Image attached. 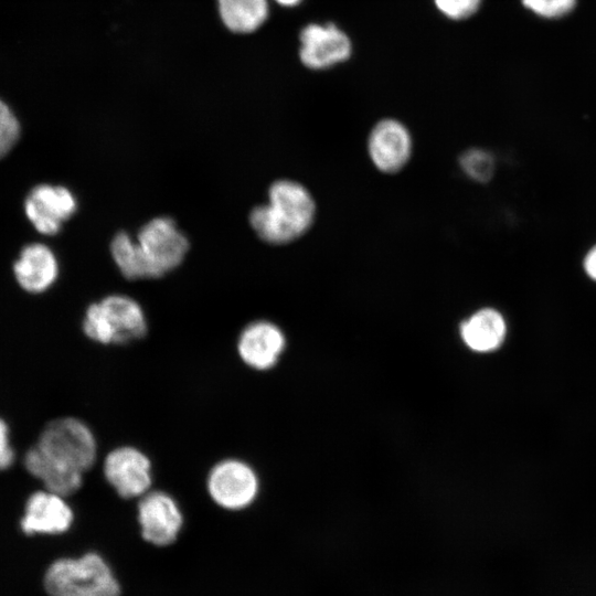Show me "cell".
<instances>
[{
    "label": "cell",
    "mask_w": 596,
    "mask_h": 596,
    "mask_svg": "<svg viewBox=\"0 0 596 596\" xmlns=\"http://www.w3.org/2000/svg\"><path fill=\"white\" fill-rule=\"evenodd\" d=\"M138 522L145 541L166 546L172 544L183 524L178 502L162 490H150L139 498Z\"/></svg>",
    "instance_id": "9"
},
{
    "label": "cell",
    "mask_w": 596,
    "mask_h": 596,
    "mask_svg": "<svg viewBox=\"0 0 596 596\" xmlns=\"http://www.w3.org/2000/svg\"><path fill=\"white\" fill-rule=\"evenodd\" d=\"M275 1L284 7H295L299 4L302 0H275Z\"/></svg>",
    "instance_id": "25"
},
{
    "label": "cell",
    "mask_w": 596,
    "mask_h": 596,
    "mask_svg": "<svg viewBox=\"0 0 596 596\" xmlns=\"http://www.w3.org/2000/svg\"><path fill=\"white\" fill-rule=\"evenodd\" d=\"M103 473L124 499L140 498L151 490V460L137 447L126 445L111 449L104 458Z\"/></svg>",
    "instance_id": "7"
},
{
    "label": "cell",
    "mask_w": 596,
    "mask_h": 596,
    "mask_svg": "<svg viewBox=\"0 0 596 596\" xmlns=\"http://www.w3.org/2000/svg\"><path fill=\"white\" fill-rule=\"evenodd\" d=\"M77 209L74 194L63 185L39 184L31 190L24 210L28 219L42 234H56Z\"/></svg>",
    "instance_id": "11"
},
{
    "label": "cell",
    "mask_w": 596,
    "mask_h": 596,
    "mask_svg": "<svg viewBox=\"0 0 596 596\" xmlns=\"http://www.w3.org/2000/svg\"><path fill=\"white\" fill-rule=\"evenodd\" d=\"M136 241L159 277L178 267L189 249L187 236L168 216L147 222L139 230Z\"/></svg>",
    "instance_id": "8"
},
{
    "label": "cell",
    "mask_w": 596,
    "mask_h": 596,
    "mask_svg": "<svg viewBox=\"0 0 596 596\" xmlns=\"http://www.w3.org/2000/svg\"><path fill=\"white\" fill-rule=\"evenodd\" d=\"M522 4L538 17L560 19L572 12L577 0H521Z\"/></svg>",
    "instance_id": "21"
},
{
    "label": "cell",
    "mask_w": 596,
    "mask_h": 596,
    "mask_svg": "<svg viewBox=\"0 0 596 596\" xmlns=\"http://www.w3.org/2000/svg\"><path fill=\"white\" fill-rule=\"evenodd\" d=\"M436 9L450 20H465L472 17L482 0H433Z\"/></svg>",
    "instance_id": "22"
},
{
    "label": "cell",
    "mask_w": 596,
    "mask_h": 596,
    "mask_svg": "<svg viewBox=\"0 0 596 596\" xmlns=\"http://www.w3.org/2000/svg\"><path fill=\"white\" fill-rule=\"evenodd\" d=\"M459 166L468 178L480 183L488 182L494 172L492 155L480 148L465 150L459 157Z\"/></svg>",
    "instance_id": "19"
},
{
    "label": "cell",
    "mask_w": 596,
    "mask_h": 596,
    "mask_svg": "<svg viewBox=\"0 0 596 596\" xmlns=\"http://www.w3.org/2000/svg\"><path fill=\"white\" fill-rule=\"evenodd\" d=\"M583 267L587 276L596 281V245L586 254Z\"/></svg>",
    "instance_id": "24"
},
{
    "label": "cell",
    "mask_w": 596,
    "mask_h": 596,
    "mask_svg": "<svg viewBox=\"0 0 596 596\" xmlns=\"http://www.w3.org/2000/svg\"><path fill=\"white\" fill-rule=\"evenodd\" d=\"M14 275L20 286L29 292H42L57 278L58 263L46 245L34 243L25 246L14 264Z\"/></svg>",
    "instance_id": "14"
},
{
    "label": "cell",
    "mask_w": 596,
    "mask_h": 596,
    "mask_svg": "<svg viewBox=\"0 0 596 596\" xmlns=\"http://www.w3.org/2000/svg\"><path fill=\"white\" fill-rule=\"evenodd\" d=\"M50 596H119L120 587L110 567L97 553L54 561L44 574Z\"/></svg>",
    "instance_id": "2"
},
{
    "label": "cell",
    "mask_w": 596,
    "mask_h": 596,
    "mask_svg": "<svg viewBox=\"0 0 596 596\" xmlns=\"http://www.w3.org/2000/svg\"><path fill=\"white\" fill-rule=\"evenodd\" d=\"M64 498L46 489L32 493L21 520L22 531L28 535L66 532L74 521V513Z\"/></svg>",
    "instance_id": "13"
},
{
    "label": "cell",
    "mask_w": 596,
    "mask_h": 596,
    "mask_svg": "<svg viewBox=\"0 0 596 596\" xmlns=\"http://www.w3.org/2000/svg\"><path fill=\"white\" fill-rule=\"evenodd\" d=\"M84 333L100 344H123L142 338L147 320L141 306L125 295H109L85 312Z\"/></svg>",
    "instance_id": "3"
},
{
    "label": "cell",
    "mask_w": 596,
    "mask_h": 596,
    "mask_svg": "<svg viewBox=\"0 0 596 596\" xmlns=\"http://www.w3.org/2000/svg\"><path fill=\"white\" fill-rule=\"evenodd\" d=\"M353 51L350 36L333 22H312L299 33V58L309 70L323 71L348 61Z\"/></svg>",
    "instance_id": "6"
},
{
    "label": "cell",
    "mask_w": 596,
    "mask_h": 596,
    "mask_svg": "<svg viewBox=\"0 0 596 596\" xmlns=\"http://www.w3.org/2000/svg\"><path fill=\"white\" fill-rule=\"evenodd\" d=\"M225 26L235 33H251L268 18L267 0H217Z\"/></svg>",
    "instance_id": "17"
},
{
    "label": "cell",
    "mask_w": 596,
    "mask_h": 596,
    "mask_svg": "<svg viewBox=\"0 0 596 596\" xmlns=\"http://www.w3.org/2000/svg\"><path fill=\"white\" fill-rule=\"evenodd\" d=\"M36 446L52 460L82 473L97 459V441L92 429L75 417L50 422Z\"/></svg>",
    "instance_id": "4"
},
{
    "label": "cell",
    "mask_w": 596,
    "mask_h": 596,
    "mask_svg": "<svg viewBox=\"0 0 596 596\" xmlns=\"http://www.w3.org/2000/svg\"><path fill=\"white\" fill-rule=\"evenodd\" d=\"M206 489L219 507L228 511H241L256 499L259 481L255 470L246 461L226 458L210 469Z\"/></svg>",
    "instance_id": "5"
},
{
    "label": "cell",
    "mask_w": 596,
    "mask_h": 596,
    "mask_svg": "<svg viewBox=\"0 0 596 596\" xmlns=\"http://www.w3.org/2000/svg\"><path fill=\"white\" fill-rule=\"evenodd\" d=\"M505 333V321L493 308L480 309L460 324L464 342L477 352L496 350L502 343Z\"/></svg>",
    "instance_id": "16"
},
{
    "label": "cell",
    "mask_w": 596,
    "mask_h": 596,
    "mask_svg": "<svg viewBox=\"0 0 596 596\" xmlns=\"http://www.w3.org/2000/svg\"><path fill=\"white\" fill-rule=\"evenodd\" d=\"M14 460V450L10 445L9 429L3 419L0 418V470L9 468Z\"/></svg>",
    "instance_id": "23"
},
{
    "label": "cell",
    "mask_w": 596,
    "mask_h": 596,
    "mask_svg": "<svg viewBox=\"0 0 596 596\" xmlns=\"http://www.w3.org/2000/svg\"><path fill=\"white\" fill-rule=\"evenodd\" d=\"M24 465L26 470L40 479L51 492L66 497L82 487V472L52 460L36 445L25 454Z\"/></svg>",
    "instance_id": "15"
},
{
    "label": "cell",
    "mask_w": 596,
    "mask_h": 596,
    "mask_svg": "<svg viewBox=\"0 0 596 596\" xmlns=\"http://www.w3.org/2000/svg\"><path fill=\"white\" fill-rule=\"evenodd\" d=\"M316 212L315 199L304 184L280 179L269 187L268 202L251 211L249 223L264 242L284 245L311 228Z\"/></svg>",
    "instance_id": "1"
},
{
    "label": "cell",
    "mask_w": 596,
    "mask_h": 596,
    "mask_svg": "<svg viewBox=\"0 0 596 596\" xmlns=\"http://www.w3.org/2000/svg\"><path fill=\"white\" fill-rule=\"evenodd\" d=\"M285 344L286 339L279 327L267 320H257L242 330L236 349L244 364L265 371L277 363Z\"/></svg>",
    "instance_id": "12"
},
{
    "label": "cell",
    "mask_w": 596,
    "mask_h": 596,
    "mask_svg": "<svg viewBox=\"0 0 596 596\" xmlns=\"http://www.w3.org/2000/svg\"><path fill=\"white\" fill-rule=\"evenodd\" d=\"M19 137L18 119L8 105L0 99V159L13 148Z\"/></svg>",
    "instance_id": "20"
},
{
    "label": "cell",
    "mask_w": 596,
    "mask_h": 596,
    "mask_svg": "<svg viewBox=\"0 0 596 596\" xmlns=\"http://www.w3.org/2000/svg\"><path fill=\"white\" fill-rule=\"evenodd\" d=\"M110 253L120 273L127 279L159 277L138 242L129 234L117 233L110 243Z\"/></svg>",
    "instance_id": "18"
},
{
    "label": "cell",
    "mask_w": 596,
    "mask_h": 596,
    "mask_svg": "<svg viewBox=\"0 0 596 596\" xmlns=\"http://www.w3.org/2000/svg\"><path fill=\"white\" fill-rule=\"evenodd\" d=\"M412 151V135L408 128L395 118L379 120L369 134L370 160L383 173L392 174L401 171L409 161Z\"/></svg>",
    "instance_id": "10"
}]
</instances>
